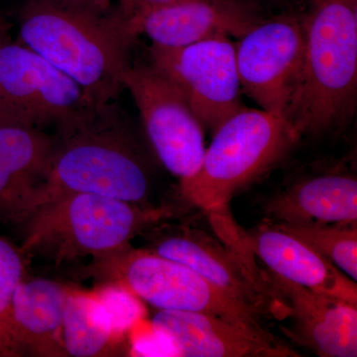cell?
<instances>
[{
  "label": "cell",
  "mask_w": 357,
  "mask_h": 357,
  "mask_svg": "<svg viewBox=\"0 0 357 357\" xmlns=\"http://www.w3.org/2000/svg\"><path fill=\"white\" fill-rule=\"evenodd\" d=\"M52 136L50 170L35 204L47 195L62 192L149 204L151 167L130 124L114 102L96 105L55 128Z\"/></svg>",
  "instance_id": "6da1fadb"
},
{
  "label": "cell",
  "mask_w": 357,
  "mask_h": 357,
  "mask_svg": "<svg viewBox=\"0 0 357 357\" xmlns=\"http://www.w3.org/2000/svg\"><path fill=\"white\" fill-rule=\"evenodd\" d=\"M21 44L36 52L105 105L124 89L135 37L119 8L107 15L73 10L55 0H27L20 11Z\"/></svg>",
  "instance_id": "7a4b0ae2"
},
{
  "label": "cell",
  "mask_w": 357,
  "mask_h": 357,
  "mask_svg": "<svg viewBox=\"0 0 357 357\" xmlns=\"http://www.w3.org/2000/svg\"><path fill=\"white\" fill-rule=\"evenodd\" d=\"M302 84L288 121L302 135L335 132L357 100V0H310Z\"/></svg>",
  "instance_id": "3957f363"
},
{
  "label": "cell",
  "mask_w": 357,
  "mask_h": 357,
  "mask_svg": "<svg viewBox=\"0 0 357 357\" xmlns=\"http://www.w3.org/2000/svg\"><path fill=\"white\" fill-rule=\"evenodd\" d=\"M170 211L150 204L88 194L62 192L39 199L24 222L21 251L56 263L96 258L130 245L150 225Z\"/></svg>",
  "instance_id": "277c9868"
},
{
  "label": "cell",
  "mask_w": 357,
  "mask_h": 357,
  "mask_svg": "<svg viewBox=\"0 0 357 357\" xmlns=\"http://www.w3.org/2000/svg\"><path fill=\"white\" fill-rule=\"evenodd\" d=\"M300 138L285 117L243 107L213 132L198 172L181 183V194L211 223L229 220L232 197L273 168Z\"/></svg>",
  "instance_id": "5b68a950"
},
{
  "label": "cell",
  "mask_w": 357,
  "mask_h": 357,
  "mask_svg": "<svg viewBox=\"0 0 357 357\" xmlns=\"http://www.w3.org/2000/svg\"><path fill=\"white\" fill-rule=\"evenodd\" d=\"M89 273L121 284L158 310L198 312L264 328L261 310L248 306L181 263L145 248H128L93 258Z\"/></svg>",
  "instance_id": "8992f818"
},
{
  "label": "cell",
  "mask_w": 357,
  "mask_h": 357,
  "mask_svg": "<svg viewBox=\"0 0 357 357\" xmlns=\"http://www.w3.org/2000/svg\"><path fill=\"white\" fill-rule=\"evenodd\" d=\"M96 105L62 70L13 41L0 14V128H57Z\"/></svg>",
  "instance_id": "52a82bcc"
},
{
  "label": "cell",
  "mask_w": 357,
  "mask_h": 357,
  "mask_svg": "<svg viewBox=\"0 0 357 357\" xmlns=\"http://www.w3.org/2000/svg\"><path fill=\"white\" fill-rule=\"evenodd\" d=\"M234 45L241 89L260 109L288 119L304 70L303 15L262 20Z\"/></svg>",
  "instance_id": "ba28073f"
},
{
  "label": "cell",
  "mask_w": 357,
  "mask_h": 357,
  "mask_svg": "<svg viewBox=\"0 0 357 357\" xmlns=\"http://www.w3.org/2000/svg\"><path fill=\"white\" fill-rule=\"evenodd\" d=\"M139 110L148 140L157 158L183 183L198 172L203 161L204 128L182 93L153 66H132L123 77Z\"/></svg>",
  "instance_id": "9c48e42d"
},
{
  "label": "cell",
  "mask_w": 357,
  "mask_h": 357,
  "mask_svg": "<svg viewBox=\"0 0 357 357\" xmlns=\"http://www.w3.org/2000/svg\"><path fill=\"white\" fill-rule=\"evenodd\" d=\"M149 53L151 65L182 93L204 129L215 132L244 107L236 45L229 37L178 48L152 45Z\"/></svg>",
  "instance_id": "30bf717a"
},
{
  "label": "cell",
  "mask_w": 357,
  "mask_h": 357,
  "mask_svg": "<svg viewBox=\"0 0 357 357\" xmlns=\"http://www.w3.org/2000/svg\"><path fill=\"white\" fill-rule=\"evenodd\" d=\"M145 249L189 267L248 306L276 316L277 304L261 272L220 237L185 223L160 220L142 231Z\"/></svg>",
  "instance_id": "8fae6325"
},
{
  "label": "cell",
  "mask_w": 357,
  "mask_h": 357,
  "mask_svg": "<svg viewBox=\"0 0 357 357\" xmlns=\"http://www.w3.org/2000/svg\"><path fill=\"white\" fill-rule=\"evenodd\" d=\"M279 316L292 319L286 335L321 357L357 356V306L314 292L269 270L261 272Z\"/></svg>",
  "instance_id": "7c38bea8"
},
{
  "label": "cell",
  "mask_w": 357,
  "mask_h": 357,
  "mask_svg": "<svg viewBox=\"0 0 357 357\" xmlns=\"http://www.w3.org/2000/svg\"><path fill=\"white\" fill-rule=\"evenodd\" d=\"M126 17L135 38L145 34L152 45L164 48L218 37L238 39L263 20L257 6L245 0H178Z\"/></svg>",
  "instance_id": "4fadbf2b"
},
{
  "label": "cell",
  "mask_w": 357,
  "mask_h": 357,
  "mask_svg": "<svg viewBox=\"0 0 357 357\" xmlns=\"http://www.w3.org/2000/svg\"><path fill=\"white\" fill-rule=\"evenodd\" d=\"M150 324L170 340L178 356H301L291 345L265 328L204 312L159 310Z\"/></svg>",
  "instance_id": "5bb4252c"
},
{
  "label": "cell",
  "mask_w": 357,
  "mask_h": 357,
  "mask_svg": "<svg viewBox=\"0 0 357 357\" xmlns=\"http://www.w3.org/2000/svg\"><path fill=\"white\" fill-rule=\"evenodd\" d=\"M241 238L272 273L357 306L356 282L298 237L264 220Z\"/></svg>",
  "instance_id": "9a60e30c"
},
{
  "label": "cell",
  "mask_w": 357,
  "mask_h": 357,
  "mask_svg": "<svg viewBox=\"0 0 357 357\" xmlns=\"http://www.w3.org/2000/svg\"><path fill=\"white\" fill-rule=\"evenodd\" d=\"M53 136L41 129L0 128V222L20 225L48 178Z\"/></svg>",
  "instance_id": "2e32d148"
},
{
  "label": "cell",
  "mask_w": 357,
  "mask_h": 357,
  "mask_svg": "<svg viewBox=\"0 0 357 357\" xmlns=\"http://www.w3.org/2000/svg\"><path fill=\"white\" fill-rule=\"evenodd\" d=\"M68 287L49 279L21 282L14 293L11 330L18 356H67L63 319Z\"/></svg>",
  "instance_id": "e0dca14e"
},
{
  "label": "cell",
  "mask_w": 357,
  "mask_h": 357,
  "mask_svg": "<svg viewBox=\"0 0 357 357\" xmlns=\"http://www.w3.org/2000/svg\"><path fill=\"white\" fill-rule=\"evenodd\" d=\"M273 223L357 222V180L345 173L304 178L276 195L264 208Z\"/></svg>",
  "instance_id": "ac0fdd59"
},
{
  "label": "cell",
  "mask_w": 357,
  "mask_h": 357,
  "mask_svg": "<svg viewBox=\"0 0 357 357\" xmlns=\"http://www.w3.org/2000/svg\"><path fill=\"white\" fill-rule=\"evenodd\" d=\"M121 342L95 294L68 288L63 319V344L67 356H114Z\"/></svg>",
  "instance_id": "d6986e66"
},
{
  "label": "cell",
  "mask_w": 357,
  "mask_h": 357,
  "mask_svg": "<svg viewBox=\"0 0 357 357\" xmlns=\"http://www.w3.org/2000/svg\"><path fill=\"white\" fill-rule=\"evenodd\" d=\"M273 225L304 241L347 276L357 281V222Z\"/></svg>",
  "instance_id": "ffe728a7"
},
{
  "label": "cell",
  "mask_w": 357,
  "mask_h": 357,
  "mask_svg": "<svg viewBox=\"0 0 357 357\" xmlns=\"http://www.w3.org/2000/svg\"><path fill=\"white\" fill-rule=\"evenodd\" d=\"M25 279L24 253L0 236V357H17L11 330L14 293Z\"/></svg>",
  "instance_id": "44dd1931"
},
{
  "label": "cell",
  "mask_w": 357,
  "mask_h": 357,
  "mask_svg": "<svg viewBox=\"0 0 357 357\" xmlns=\"http://www.w3.org/2000/svg\"><path fill=\"white\" fill-rule=\"evenodd\" d=\"M93 294L109 316L114 335L121 340L144 317L142 301L121 284L102 282Z\"/></svg>",
  "instance_id": "7402d4cb"
},
{
  "label": "cell",
  "mask_w": 357,
  "mask_h": 357,
  "mask_svg": "<svg viewBox=\"0 0 357 357\" xmlns=\"http://www.w3.org/2000/svg\"><path fill=\"white\" fill-rule=\"evenodd\" d=\"M130 354L133 356H178L172 342L150 324L149 331H130Z\"/></svg>",
  "instance_id": "603a6c76"
},
{
  "label": "cell",
  "mask_w": 357,
  "mask_h": 357,
  "mask_svg": "<svg viewBox=\"0 0 357 357\" xmlns=\"http://www.w3.org/2000/svg\"><path fill=\"white\" fill-rule=\"evenodd\" d=\"M55 1L73 10L102 16L114 10L112 2L114 0H55Z\"/></svg>",
  "instance_id": "cb8c5ba5"
},
{
  "label": "cell",
  "mask_w": 357,
  "mask_h": 357,
  "mask_svg": "<svg viewBox=\"0 0 357 357\" xmlns=\"http://www.w3.org/2000/svg\"><path fill=\"white\" fill-rule=\"evenodd\" d=\"M117 8L126 16L137 15L148 10L168 6L178 0H116Z\"/></svg>",
  "instance_id": "d4e9b609"
}]
</instances>
